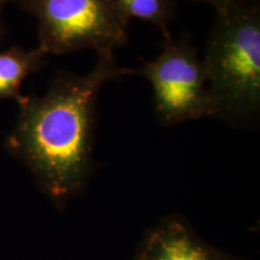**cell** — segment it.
<instances>
[{
    "instance_id": "cell-1",
    "label": "cell",
    "mask_w": 260,
    "mask_h": 260,
    "mask_svg": "<svg viewBox=\"0 0 260 260\" xmlns=\"http://www.w3.org/2000/svg\"><path fill=\"white\" fill-rule=\"evenodd\" d=\"M134 73L113 52L98 54L86 75L61 73L42 96L18 103L5 148L31 172L39 189L59 210L82 195L94 172V138L99 94L107 82Z\"/></svg>"
},
{
    "instance_id": "cell-2",
    "label": "cell",
    "mask_w": 260,
    "mask_h": 260,
    "mask_svg": "<svg viewBox=\"0 0 260 260\" xmlns=\"http://www.w3.org/2000/svg\"><path fill=\"white\" fill-rule=\"evenodd\" d=\"M203 67L213 117L234 128L254 125L260 115V4L236 0L217 12Z\"/></svg>"
},
{
    "instance_id": "cell-3",
    "label": "cell",
    "mask_w": 260,
    "mask_h": 260,
    "mask_svg": "<svg viewBox=\"0 0 260 260\" xmlns=\"http://www.w3.org/2000/svg\"><path fill=\"white\" fill-rule=\"evenodd\" d=\"M38 19L39 48L68 54L113 52L128 42L129 21L113 0H9Z\"/></svg>"
},
{
    "instance_id": "cell-4",
    "label": "cell",
    "mask_w": 260,
    "mask_h": 260,
    "mask_svg": "<svg viewBox=\"0 0 260 260\" xmlns=\"http://www.w3.org/2000/svg\"><path fill=\"white\" fill-rule=\"evenodd\" d=\"M139 74L151 83L155 115L161 124L213 117L203 61L188 40L165 39L160 54L145 63Z\"/></svg>"
},
{
    "instance_id": "cell-5",
    "label": "cell",
    "mask_w": 260,
    "mask_h": 260,
    "mask_svg": "<svg viewBox=\"0 0 260 260\" xmlns=\"http://www.w3.org/2000/svg\"><path fill=\"white\" fill-rule=\"evenodd\" d=\"M134 260H239L209 243L178 214L161 218L147 229Z\"/></svg>"
},
{
    "instance_id": "cell-6",
    "label": "cell",
    "mask_w": 260,
    "mask_h": 260,
    "mask_svg": "<svg viewBox=\"0 0 260 260\" xmlns=\"http://www.w3.org/2000/svg\"><path fill=\"white\" fill-rule=\"evenodd\" d=\"M45 57L46 53L39 47L24 50L14 46L0 52V100L22 102L25 96L21 93L22 84L28 76L40 70L45 64Z\"/></svg>"
},
{
    "instance_id": "cell-7",
    "label": "cell",
    "mask_w": 260,
    "mask_h": 260,
    "mask_svg": "<svg viewBox=\"0 0 260 260\" xmlns=\"http://www.w3.org/2000/svg\"><path fill=\"white\" fill-rule=\"evenodd\" d=\"M126 21L138 18L159 28L165 39H170L169 23L174 17L176 0H113Z\"/></svg>"
},
{
    "instance_id": "cell-8",
    "label": "cell",
    "mask_w": 260,
    "mask_h": 260,
    "mask_svg": "<svg viewBox=\"0 0 260 260\" xmlns=\"http://www.w3.org/2000/svg\"><path fill=\"white\" fill-rule=\"evenodd\" d=\"M193 2L207 3V4L212 5L213 8L216 9V12H219L228 9L230 5H233L236 0H193Z\"/></svg>"
},
{
    "instance_id": "cell-9",
    "label": "cell",
    "mask_w": 260,
    "mask_h": 260,
    "mask_svg": "<svg viewBox=\"0 0 260 260\" xmlns=\"http://www.w3.org/2000/svg\"><path fill=\"white\" fill-rule=\"evenodd\" d=\"M8 3H9V0H0V41H2L3 38L5 37V25H4V23H3L2 11Z\"/></svg>"
}]
</instances>
